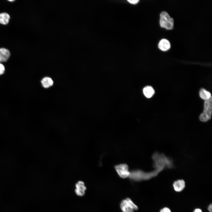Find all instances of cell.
Segmentation results:
<instances>
[{"label":"cell","instance_id":"cell-11","mask_svg":"<svg viewBox=\"0 0 212 212\" xmlns=\"http://www.w3.org/2000/svg\"><path fill=\"white\" fill-rule=\"evenodd\" d=\"M144 95L148 98L152 97L155 93V91L151 86H148L144 87L143 90Z\"/></svg>","mask_w":212,"mask_h":212},{"label":"cell","instance_id":"cell-4","mask_svg":"<svg viewBox=\"0 0 212 212\" xmlns=\"http://www.w3.org/2000/svg\"><path fill=\"white\" fill-rule=\"evenodd\" d=\"M160 24L162 28L172 29L173 27L174 20L167 12L163 11L160 14Z\"/></svg>","mask_w":212,"mask_h":212},{"label":"cell","instance_id":"cell-20","mask_svg":"<svg viewBox=\"0 0 212 212\" xmlns=\"http://www.w3.org/2000/svg\"><path fill=\"white\" fill-rule=\"evenodd\" d=\"M9 1H14V0H9Z\"/></svg>","mask_w":212,"mask_h":212},{"label":"cell","instance_id":"cell-2","mask_svg":"<svg viewBox=\"0 0 212 212\" xmlns=\"http://www.w3.org/2000/svg\"><path fill=\"white\" fill-rule=\"evenodd\" d=\"M160 171V170L156 169L149 172H145L140 170H135L130 172L129 177L135 181L146 180L156 176Z\"/></svg>","mask_w":212,"mask_h":212},{"label":"cell","instance_id":"cell-6","mask_svg":"<svg viewBox=\"0 0 212 212\" xmlns=\"http://www.w3.org/2000/svg\"><path fill=\"white\" fill-rule=\"evenodd\" d=\"M115 168L118 174L121 178H125L129 177L130 172L127 164H120L115 165Z\"/></svg>","mask_w":212,"mask_h":212},{"label":"cell","instance_id":"cell-7","mask_svg":"<svg viewBox=\"0 0 212 212\" xmlns=\"http://www.w3.org/2000/svg\"><path fill=\"white\" fill-rule=\"evenodd\" d=\"M75 187V192L77 196H82L85 195L87 188L83 182L78 181L76 183Z\"/></svg>","mask_w":212,"mask_h":212},{"label":"cell","instance_id":"cell-8","mask_svg":"<svg viewBox=\"0 0 212 212\" xmlns=\"http://www.w3.org/2000/svg\"><path fill=\"white\" fill-rule=\"evenodd\" d=\"M10 55L9 51L5 48H0V63L7 61Z\"/></svg>","mask_w":212,"mask_h":212},{"label":"cell","instance_id":"cell-5","mask_svg":"<svg viewBox=\"0 0 212 212\" xmlns=\"http://www.w3.org/2000/svg\"><path fill=\"white\" fill-rule=\"evenodd\" d=\"M121 209L122 212H134L138 208L130 198H127L122 201L120 204Z\"/></svg>","mask_w":212,"mask_h":212},{"label":"cell","instance_id":"cell-1","mask_svg":"<svg viewBox=\"0 0 212 212\" xmlns=\"http://www.w3.org/2000/svg\"><path fill=\"white\" fill-rule=\"evenodd\" d=\"M152 159L155 169L162 171L165 167L170 168L173 167L172 160L163 154L155 153L153 155Z\"/></svg>","mask_w":212,"mask_h":212},{"label":"cell","instance_id":"cell-13","mask_svg":"<svg viewBox=\"0 0 212 212\" xmlns=\"http://www.w3.org/2000/svg\"><path fill=\"white\" fill-rule=\"evenodd\" d=\"M199 94L200 97L205 101L209 99L212 97L211 93L203 88L200 90Z\"/></svg>","mask_w":212,"mask_h":212},{"label":"cell","instance_id":"cell-12","mask_svg":"<svg viewBox=\"0 0 212 212\" xmlns=\"http://www.w3.org/2000/svg\"><path fill=\"white\" fill-rule=\"evenodd\" d=\"M42 86L44 88H47L52 86L53 84V81L52 79L49 77H45L43 78L41 81Z\"/></svg>","mask_w":212,"mask_h":212},{"label":"cell","instance_id":"cell-15","mask_svg":"<svg viewBox=\"0 0 212 212\" xmlns=\"http://www.w3.org/2000/svg\"><path fill=\"white\" fill-rule=\"evenodd\" d=\"M5 67L4 65L0 63V75L2 74L5 71Z\"/></svg>","mask_w":212,"mask_h":212},{"label":"cell","instance_id":"cell-10","mask_svg":"<svg viewBox=\"0 0 212 212\" xmlns=\"http://www.w3.org/2000/svg\"><path fill=\"white\" fill-rule=\"evenodd\" d=\"M173 187L175 190L177 192L182 191L185 187V182L183 180H178L174 182Z\"/></svg>","mask_w":212,"mask_h":212},{"label":"cell","instance_id":"cell-19","mask_svg":"<svg viewBox=\"0 0 212 212\" xmlns=\"http://www.w3.org/2000/svg\"><path fill=\"white\" fill-rule=\"evenodd\" d=\"M208 210L210 212H212V205L211 204L208 207Z\"/></svg>","mask_w":212,"mask_h":212},{"label":"cell","instance_id":"cell-17","mask_svg":"<svg viewBox=\"0 0 212 212\" xmlns=\"http://www.w3.org/2000/svg\"><path fill=\"white\" fill-rule=\"evenodd\" d=\"M127 1L130 3L133 4H135L137 3L139 1L138 0H128Z\"/></svg>","mask_w":212,"mask_h":212},{"label":"cell","instance_id":"cell-18","mask_svg":"<svg viewBox=\"0 0 212 212\" xmlns=\"http://www.w3.org/2000/svg\"><path fill=\"white\" fill-rule=\"evenodd\" d=\"M193 212H202L201 210L199 208H197L195 209Z\"/></svg>","mask_w":212,"mask_h":212},{"label":"cell","instance_id":"cell-14","mask_svg":"<svg viewBox=\"0 0 212 212\" xmlns=\"http://www.w3.org/2000/svg\"><path fill=\"white\" fill-rule=\"evenodd\" d=\"M10 16L9 15L6 13L0 14V23L3 24H7L9 22Z\"/></svg>","mask_w":212,"mask_h":212},{"label":"cell","instance_id":"cell-9","mask_svg":"<svg viewBox=\"0 0 212 212\" xmlns=\"http://www.w3.org/2000/svg\"><path fill=\"white\" fill-rule=\"evenodd\" d=\"M158 47L162 51H167L170 49V44L168 40L165 39H163L159 42Z\"/></svg>","mask_w":212,"mask_h":212},{"label":"cell","instance_id":"cell-3","mask_svg":"<svg viewBox=\"0 0 212 212\" xmlns=\"http://www.w3.org/2000/svg\"><path fill=\"white\" fill-rule=\"evenodd\" d=\"M212 111V98L205 100L204 102L203 112L199 117L200 120L202 122H206L210 119Z\"/></svg>","mask_w":212,"mask_h":212},{"label":"cell","instance_id":"cell-16","mask_svg":"<svg viewBox=\"0 0 212 212\" xmlns=\"http://www.w3.org/2000/svg\"><path fill=\"white\" fill-rule=\"evenodd\" d=\"M160 212H171V211L168 208H164L161 209Z\"/></svg>","mask_w":212,"mask_h":212}]
</instances>
